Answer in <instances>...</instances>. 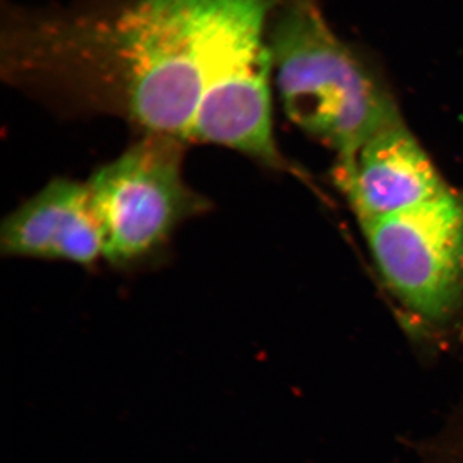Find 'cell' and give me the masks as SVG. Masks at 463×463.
<instances>
[{"instance_id": "1", "label": "cell", "mask_w": 463, "mask_h": 463, "mask_svg": "<svg viewBox=\"0 0 463 463\" xmlns=\"http://www.w3.org/2000/svg\"><path fill=\"white\" fill-rule=\"evenodd\" d=\"M273 0H132L112 16L48 30L33 52L93 105L146 134L196 142L270 90Z\"/></svg>"}, {"instance_id": "2", "label": "cell", "mask_w": 463, "mask_h": 463, "mask_svg": "<svg viewBox=\"0 0 463 463\" xmlns=\"http://www.w3.org/2000/svg\"><path fill=\"white\" fill-rule=\"evenodd\" d=\"M269 44L289 120L334 149L339 163L402 120L388 91L332 32L319 0H289Z\"/></svg>"}, {"instance_id": "3", "label": "cell", "mask_w": 463, "mask_h": 463, "mask_svg": "<svg viewBox=\"0 0 463 463\" xmlns=\"http://www.w3.org/2000/svg\"><path fill=\"white\" fill-rule=\"evenodd\" d=\"M183 145L146 134L87 182L109 263H138L163 248L185 219L206 212L207 201L183 176Z\"/></svg>"}, {"instance_id": "4", "label": "cell", "mask_w": 463, "mask_h": 463, "mask_svg": "<svg viewBox=\"0 0 463 463\" xmlns=\"http://www.w3.org/2000/svg\"><path fill=\"white\" fill-rule=\"evenodd\" d=\"M362 228L402 307L426 327L449 325L463 307V188Z\"/></svg>"}, {"instance_id": "5", "label": "cell", "mask_w": 463, "mask_h": 463, "mask_svg": "<svg viewBox=\"0 0 463 463\" xmlns=\"http://www.w3.org/2000/svg\"><path fill=\"white\" fill-rule=\"evenodd\" d=\"M336 178L362 224L450 191L402 120L374 133L354 156L339 163Z\"/></svg>"}, {"instance_id": "6", "label": "cell", "mask_w": 463, "mask_h": 463, "mask_svg": "<svg viewBox=\"0 0 463 463\" xmlns=\"http://www.w3.org/2000/svg\"><path fill=\"white\" fill-rule=\"evenodd\" d=\"M0 250L11 258L96 264L103 258V237L87 183H48L3 222Z\"/></svg>"}]
</instances>
